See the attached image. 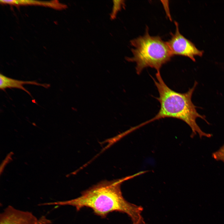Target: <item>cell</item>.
Returning <instances> with one entry per match:
<instances>
[{
    "label": "cell",
    "instance_id": "ba28073f",
    "mask_svg": "<svg viewBox=\"0 0 224 224\" xmlns=\"http://www.w3.org/2000/svg\"><path fill=\"white\" fill-rule=\"evenodd\" d=\"M38 4L44 5H49L52 6V7H56V4H54V2H38L37 1H29V0H11L10 2V4L21 5L27 4Z\"/></svg>",
    "mask_w": 224,
    "mask_h": 224
},
{
    "label": "cell",
    "instance_id": "8992f818",
    "mask_svg": "<svg viewBox=\"0 0 224 224\" xmlns=\"http://www.w3.org/2000/svg\"><path fill=\"white\" fill-rule=\"evenodd\" d=\"M25 84H30L41 86L45 88L49 87L50 85L42 84L35 81H24L12 78L0 74V89L4 90L6 88H17L21 89L31 96V94L23 86Z\"/></svg>",
    "mask_w": 224,
    "mask_h": 224
},
{
    "label": "cell",
    "instance_id": "7a4b0ae2",
    "mask_svg": "<svg viewBox=\"0 0 224 224\" xmlns=\"http://www.w3.org/2000/svg\"><path fill=\"white\" fill-rule=\"evenodd\" d=\"M157 80L152 77L159 94L156 99L160 104V109L156 115L150 120L151 122L166 118H176L185 122L192 130L191 137L198 133L200 138L203 137L210 138L212 135L202 130L196 122L197 118L204 120L209 123L205 117L199 114L192 101V97L198 82L195 81L193 86L184 93L175 91L169 88L164 81L160 72L156 74Z\"/></svg>",
    "mask_w": 224,
    "mask_h": 224
},
{
    "label": "cell",
    "instance_id": "30bf717a",
    "mask_svg": "<svg viewBox=\"0 0 224 224\" xmlns=\"http://www.w3.org/2000/svg\"><path fill=\"white\" fill-rule=\"evenodd\" d=\"M146 224L145 223H142V224Z\"/></svg>",
    "mask_w": 224,
    "mask_h": 224
},
{
    "label": "cell",
    "instance_id": "5b68a950",
    "mask_svg": "<svg viewBox=\"0 0 224 224\" xmlns=\"http://www.w3.org/2000/svg\"><path fill=\"white\" fill-rule=\"evenodd\" d=\"M51 221L45 217L38 219L31 212L8 206L0 214V224H49Z\"/></svg>",
    "mask_w": 224,
    "mask_h": 224
},
{
    "label": "cell",
    "instance_id": "9c48e42d",
    "mask_svg": "<svg viewBox=\"0 0 224 224\" xmlns=\"http://www.w3.org/2000/svg\"><path fill=\"white\" fill-rule=\"evenodd\" d=\"M212 156L217 161H221L224 162V145L217 151L212 153Z\"/></svg>",
    "mask_w": 224,
    "mask_h": 224
},
{
    "label": "cell",
    "instance_id": "6da1fadb",
    "mask_svg": "<svg viewBox=\"0 0 224 224\" xmlns=\"http://www.w3.org/2000/svg\"><path fill=\"white\" fill-rule=\"evenodd\" d=\"M128 179L101 182L82 192L76 198L49 202L48 205L72 206L77 211L88 207L102 218L105 217L110 212H119L127 214L133 224L144 223L145 222L141 215L143 208L128 202L123 196L121 184Z\"/></svg>",
    "mask_w": 224,
    "mask_h": 224
},
{
    "label": "cell",
    "instance_id": "52a82bcc",
    "mask_svg": "<svg viewBox=\"0 0 224 224\" xmlns=\"http://www.w3.org/2000/svg\"><path fill=\"white\" fill-rule=\"evenodd\" d=\"M113 6L110 14V17L112 19H114L118 13L125 6L124 1L122 0H114L113 1Z\"/></svg>",
    "mask_w": 224,
    "mask_h": 224
},
{
    "label": "cell",
    "instance_id": "3957f363",
    "mask_svg": "<svg viewBox=\"0 0 224 224\" xmlns=\"http://www.w3.org/2000/svg\"><path fill=\"white\" fill-rule=\"evenodd\" d=\"M146 27L145 34L132 40L131 44L132 57L127 58L129 62L136 63V72L140 74L147 68L155 69L160 72L163 65L169 62L173 56L166 42L158 36H151Z\"/></svg>",
    "mask_w": 224,
    "mask_h": 224
},
{
    "label": "cell",
    "instance_id": "277c9868",
    "mask_svg": "<svg viewBox=\"0 0 224 224\" xmlns=\"http://www.w3.org/2000/svg\"><path fill=\"white\" fill-rule=\"evenodd\" d=\"M175 23L176 27L175 32L174 34L171 33V38L166 42L172 56H186L195 62V57L202 56L204 51L198 49L191 41L181 34L178 22L175 21Z\"/></svg>",
    "mask_w": 224,
    "mask_h": 224
}]
</instances>
